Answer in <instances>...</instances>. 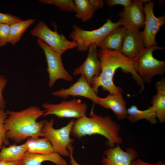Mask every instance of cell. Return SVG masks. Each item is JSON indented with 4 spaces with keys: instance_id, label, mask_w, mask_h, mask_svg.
<instances>
[{
    "instance_id": "35",
    "label": "cell",
    "mask_w": 165,
    "mask_h": 165,
    "mask_svg": "<svg viewBox=\"0 0 165 165\" xmlns=\"http://www.w3.org/2000/svg\"><path fill=\"white\" fill-rule=\"evenodd\" d=\"M160 165H165V163L162 162Z\"/></svg>"
},
{
    "instance_id": "29",
    "label": "cell",
    "mask_w": 165,
    "mask_h": 165,
    "mask_svg": "<svg viewBox=\"0 0 165 165\" xmlns=\"http://www.w3.org/2000/svg\"><path fill=\"white\" fill-rule=\"evenodd\" d=\"M7 83L6 78L0 75V109L4 110L6 107V102L3 96V92Z\"/></svg>"
},
{
    "instance_id": "18",
    "label": "cell",
    "mask_w": 165,
    "mask_h": 165,
    "mask_svg": "<svg viewBox=\"0 0 165 165\" xmlns=\"http://www.w3.org/2000/svg\"><path fill=\"white\" fill-rule=\"evenodd\" d=\"M126 28L119 26L112 31L101 43L97 45L101 50H109L120 51L123 41Z\"/></svg>"
},
{
    "instance_id": "23",
    "label": "cell",
    "mask_w": 165,
    "mask_h": 165,
    "mask_svg": "<svg viewBox=\"0 0 165 165\" xmlns=\"http://www.w3.org/2000/svg\"><path fill=\"white\" fill-rule=\"evenodd\" d=\"M35 20L30 18L11 24L7 42L14 45L17 43L29 27L33 24Z\"/></svg>"
},
{
    "instance_id": "25",
    "label": "cell",
    "mask_w": 165,
    "mask_h": 165,
    "mask_svg": "<svg viewBox=\"0 0 165 165\" xmlns=\"http://www.w3.org/2000/svg\"><path fill=\"white\" fill-rule=\"evenodd\" d=\"M40 2L48 5H53L62 11L75 12V6L72 0H39Z\"/></svg>"
},
{
    "instance_id": "10",
    "label": "cell",
    "mask_w": 165,
    "mask_h": 165,
    "mask_svg": "<svg viewBox=\"0 0 165 165\" xmlns=\"http://www.w3.org/2000/svg\"><path fill=\"white\" fill-rule=\"evenodd\" d=\"M153 2L147 0L144 4L145 15V28L142 31L145 47L157 45L156 36L161 26L165 23V16L158 17L153 13Z\"/></svg>"
},
{
    "instance_id": "20",
    "label": "cell",
    "mask_w": 165,
    "mask_h": 165,
    "mask_svg": "<svg viewBox=\"0 0 165 165\" xmlns=\"http://www.w3.org/2000/svg\"><path fill=\"white\" fill-rule=\"evenodd\" d=\"M29 139L20 145L13 144L9 147L2 145L0 150V161L13 162L22 160L28 151Z\"/></svg>"
},
{
    "instance_id": "21",
    "label": "cell",
    "mask_w": 165,
    "mask_h": 165,
    "mask_svg": "<svg viewBox=\"0 0 165 165\" xmlns=\"http://www.w3.org/2000/svg\"><path fill=\"white\" fill-rule=\"evenodd\" d=\"M127 118L132 122L145 119L152 124L157 123L155 111L152 106L146 109L141 110L136 105H133L127 109Z\"/></svg>"
},
{
    "instance_id": "1",
    "label": "cell",
    "mask_w": 165,
    "mask_h": 165,
    "mask_svg": "<svg viewBox=\"0 0 165 165\" xmlns=\"http://www.w3.org/2000/svg\"><path fill=\"white\" fill-rule=\"evenodd\" d=\"M97 55L101 72L98 76L93 78L91 84L97 94L99 87L111 94H122V88L116 86L113 81L115 73L119 68L125 72L130 73L141 90L144 89V82L134 68L133 59L126 56L120 51L109 50L100 49L97 51Z\"/></svg>"
},
{
    "instance_id": "11",
    "label": "cell",
    "mask_w": 165,
    "mask_h": 165,
    "mask_svg": "<svg viewBox=\"0 0 165 165\" xmlns=\"http://www.w3.org/2000/svg\"><path fill=\"white\" fill-rule=\"evenodd\" d=\"M146 0H132L129 6L119 13L122 26L127 29L137 30L144 27L145 15L143 5Z\"/></svg>"
},
{
    "instance_id": "24",
    "label": "cell",
    "mask_w": 165,
    "mask_h": 165,
    "mask_svg": "<svg viewBox=\"0 0 165 165\" xmlns=\"http://www.w3.org/2000/svg\"><path fill=\"white\" fill-rule=\"evenodd\" d=\"M75 16L85 22L92 18L95 11L89 0H75Z\"/></svg>"
},
{
    "instance_id": "13",
    "label": "cell",
    "mask_w": 165,
    "mask_h": 165,
    "mask_svg": "<svg viewBox=\"0 0 165 165\" xmlns=\"http://www.w3.org/2000/svg\"><path fill=\"white\" fill-rule=\"evenodd\" d=\"M96 44H91L88 48V53L85 61L79 66L74 70V76L83 75L91 85L93 78L98 76L101 72L100 62L97 55Z\"/></svg>"
},
{
    "instance_id": "30",
    "label": "cell",
    "mask_w": 165,
    "mask_h": 165,
    "mask_svg": "<svg viewBox=\"0 0 165 165\" xmlns=\"http://www.w3.org/2000/svg\"><path fill=\"white\" fill-rule=\"evenodd\" d=\"M131 0H106L105 2L108 6L112 7L116 5H121L124 7L129 6L132 2Z\"/></svg>"
},
{
    "instance_id": "19",
    "label": "cell",
    "mask_w": 165,
    "mask_h": 165,
    "mask_svg": "<svg viewBox=\"0 0 165 165\" xmlns=\"http://www.w3.org/2000/svg\"><path fill=\"white\" fill-rule=\"evenodd\" d=\"M157 94L151 100L152 106L155 111L156 117L160 123L165 122V79L164 78L155 83Z\"/></svg>"
},
{
    "instance_id": "5",
    "label": "cell",
    "mask_w": 165,
    "mask_h": 165,
    "mask_svg": "<svg viewBox=\"0 0 165 165\" xmlns=\"http://www.w3.org/2000/svg\"><path fill=\"white\" fill-rule=\"evenodd\" d=\"M164 48L157 45L145 47L133 59L134 68L144 82L150 83L154 77L164 73L165 62L156 59L153 55L154 50Z\"/></svg>"
},
{
    "instance_id": "27",
    "label": "cell",
    "mask_w": 165,
    "mask_h": 165,
    "mask_svg": "<svg viewBox=\"0 0 165 165\" xmlns=\"http://www.w3.org/2000/svg\"><path fill=\"white\" fill-rule=\"evenodd\" d=\"M10 25L0 23V47L4 46L7 43Z\"/></svg>"
},
{
    "instance_id": "2",
    "label": "cell",
    "mask_w": 165,
    "mask_h": 165,
    "mask_svg": "<svg viewBox=\"0 0 165 165\" xmlns=\"http://www.w3.org/2000/svg\"><path fill=\"white\" fill-rule=\"evenodd\" d=\"M4 123L6 136L16 143L28 138L45 137L42 129L45 120L37 121L45 111L39 107L32 106L19 111L7 110Z\"/></svg>"
},
{
    "instance_id": "33",
    "label": "cell",
    "mask_w": 165,
    "mask_h": 165,
    "mask_svg": "<svg viewBox=\"0 0 165 165\" xmlns=\"http://www.w3.org/2000/svg\"><path fill=\"white\" fill-rule=\"evenodd\" d=\"M162 163V161H158L155 163H149L145 162L140 159H136L133 160L131 165H160Z\"/></svg>"
},
{
    "instance_id": "8",
    "label": "cell",
    "mask_w": 165,
    "mask_h": 165,
    "mask_svg": "<svg viewBox=\"0 0 165 165\" xmlns=\"http://www.w3.org/2000/svg\"><path fill=\"white\" fill-rule=\"evenodd\" d=\"M45 117L54 115L59 118H75L77 119L86 116L88 106L80 99H65L60 103H46L42 104Z\"/></svg>"
},
{
    "instance_id": "34",
    "label": "cell",
    "mask_w": 165,
    "mask_h": 165,
    "mask_svg": "<svg viewBox=\"0 0 165 165\" xmlns=\"http://www.w3.org/2000/svg\"><path fill=\"white\" fill-rule=\"evenodd\" d=\"M22 160L13 162L0 161V165H21Z\"/></svg>"
},
{
    "instance_id": "9",
    "label": "cell",
    "mask_w": 165,
    "mask_h": 165,
    "mask_svg": "<svg viewBox=\"0 0 165 165\" xmlns=\"http://www.w3.org/2000/svg\"><path fill=\"white\" fill-rule=\"evenodd\" d=\"M38 44L43 50L47 63V71L49 75L48 85L52 87L60 79L71 81L73 78L65 69L62 62L61 55L54 51L47 44L38 38Z\"/></svg>"
},
{
    "instance_id": "16",
    "label": "cell",
    "mask_w": 165,
    "mask_h": 165,
    "mask_svg": "<svg viewBox=\"0 0 165 165\" xmlns=\"http://www.w3.org/2000/svg\"><path fill=\"white\" fill-rule=\"evenodd\" d=\"M98 105L106 109H111L119 120L127 118L126 102L122 94H109L105 98L99 97Z\"/></svg>"
},
{
    "instance_id": "32",
    "label": "cell",
    "mask_w": 165,
    "mask_h": 165,
    "mask_svg": "<svg viewBox=\"0 0 165 165\" xmlns=\"http://www.w3.org/2000/svg\"><path fill=\"white\" fill-rule=\"evenodd\" d=\"M89 1L95 10L102 8L104 4V2L102 0H89Z\"/></svg>"
},
{
    "instance_id": "3",
    "label": "cell",
    "mask_w": 165,
    "mask_h": 165,
    "mask_svg": "<svg viewBox=\"0 0 165 165\" xmlns=\"http://www.w3.org/2000/svg\"><path fill=\"white\" fill-rule=\"evenodd\" d=\"M120 129L119 125L109 116L99 115L92 110L89 117L85 116L75 120L71 134L79 139L87 135H100L108 140L107 145L113 147L122 142Z\"/></svg>"
},
{
    "instance_id": "4",
    "label": "cell",
    "mask_w": 165,
    "mask_h": 165,
    "mask_svg": "<svg viewBox=\"0 0 165 165\" xmlns=\"http://www.w3.org/2000/svg\"><path fill=\"white\" fill-rule=\"evenodd\" d=\"M121 26V22L119 20L113 22L110 19H108L100 27L91 31L83 30L75 24L73 26V30L69 37L76 43L78 50L86 51L91 44L95 43L97 45L100 43L112 31Z\"/></svg>"
},
{
    "instance_id": "7",
    "label": "cell",
    "mask_w": 165,
    "mask_h": 165,
    "mask_svg": "<svg viewBox=\"0 0 165 165\" xmlns=\"http://www.w3.org/2000/svg\"><path fill=\"white\" fill-rule=\"evenodd\" d=\"M30 33L61 55L67 50L77 47L75 42L68 40L63 35L59 34L56 30H51L43 21H39L30 31Z\"/></svg>"
},
{
    "instance_id": "14",
    "label": "cell",
    "mask_w": 165,
    "mask_h": 165,
    "mask_svg": "<svg viewBox=\"0 0 165 165\" xmlns=\"http://www.w3.org/2000/svg\"><path fill=\"white\" fill-rule=\"evenodd\" d=\"M101 162L103 165H131V162L136 159L138 153L134 148H127L123 150L119 144L110 147L104 152Z\"/></svg>"
},
{
    "instance_id": "15",
    "label": "cell",
    "mask_w": 165,
    "mask_h": 165,
    "mask_svg": "<svg viewBox=\"0 0 165 165\" xmlns=\"http://www.w3.org/2000/svg\"><path fill=\"white\" fill-rule=\"evenodd\" d=\"M145 48L142 32L127 28L120 52L134 59Z\"/></svg>"
},
{
    "instance_id": "28",
    "label": "cell",
    "mask_w": 165,
    "mask_h": 165,
    "mask_svg": "<svg viewBox=\"0 0 165 165\" xmlns=\"http://www.w3.org/2000/svg\"><path fill=\"white\" fill-rule=\"evenodd\" d=\"M19 17L8 13H0V23L11 25L22 21Z\"/></svg>"
},
{
    "instance_id": "22",
    "label": "cell",
    "mask_w": 165,
    "mask_h": 165,
    "mask_svg": "<svg viewBox=\"0 0 165 165\" xmlns=\"http://www.w3.org/2000/svg\"><path fill=\"white\" fill-rule=\"evenodd\" d=\"M28 151L32 153L47 154L55 152L48 139L45 137L29 138Z\"/></svg>"
},
{
    "instance_id": "26",
    "label": "cell",
    "mask_w": 165,
    "mask_h": 165,
    "mask_svg": "<svg viewBox=\"0 0 165 165\" xmlns=\"http://www.w3.org/2000/svg\"><path fill=\"white\" fill-rule=\"evenodd\" d=\"M7 116V114L4 110L0 109V150L3 144L6 145L9 144L4 126L5 121Z\"/></svg>"
},
{
    "instance_id": "17",
    "label": "cell",
    "mask_w": 165,
    "mask_h": 165,
    "mask_svg": "<svg viewBox=\"0 0 165 165\" xmlns=\"http://www.w3.org/2000/svg\"><path fill=\"white\" fill-rule=\"evenodd\" d=\"M45 161L50 162L56 165H68L67 161L56 152L42 154L31 153L28 151L22 160L21 165H42V163Z\"/></svg>"
},
{
    "instance_id": "12",
    "label": "cell",
    "mask_w": 165,
    "mask_h": 165,
    "mask_svg": "<svg viewBox=\"0 0 165 165\" xmlns=\"http://www.w3.org/2000/svg\"><path fill=\"white\" fill-rule=\"evenodd\" d=\"M52 94L64 99L70 96L83 97L91 100L96 105L98 104L99 97L83 75H81L78 80L68 88H62L53 92Z\"/></svg>"
},
{
    "instance_id": "31",
    "label": "cell",
    "mask_w": 165,
    "mask_h": 165,
    "mask_svg": "<svg viewBox=\"0 0 165 165\" xmlns=\"http://www.w3.org/2000/svg\"><path fill=\"white\" fill-rule=\"evenodd\" d=\"M68 149L70 153L69 157L70 160L69 163L71 165H82L79 164L74 159L73 154L74 152V147L72 144L70 145L68 147ZM82 165H89L88 164H85Z\"/></svg>"
},
{
    "instance_id": "6",
    "label": "cell",
    "mask_w": 165,
    "mask_h": 165,
    "mask_svg": "<svg viewBox=\"0 0 165 165\" xmlns=\"http://www.w3.org/2000/svg\"><path fill=\"white\" fill-rule=\"evenodd\" d=\"M75 120L72 119L65 126L59 129L53 127L54 120H45L42 131L45 137L51 143L55 152L64 157H69L68 147L74 142L70 135Z\"/></svg>"
}]
</instances>
